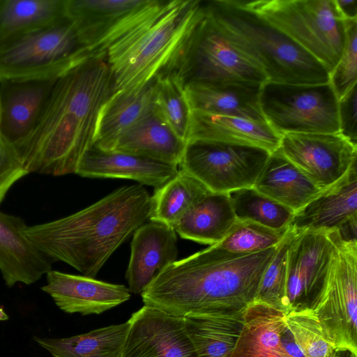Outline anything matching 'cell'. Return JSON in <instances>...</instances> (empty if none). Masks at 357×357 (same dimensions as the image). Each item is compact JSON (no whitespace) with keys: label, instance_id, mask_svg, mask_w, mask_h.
<instances>
[{"label":"cell","instance_id":"cell-1","mask_svg":"<svg viewBox=\"0 0 357 357\" xmlns=\"http://www.w3.org/2000/svg\"><path fill=\"white\" fill-rule=\"evenodd\" d=\"M114 91L105 54L89 56L60 75L33 128L13 145L26 171L75 174L93 145L100 110Z\"/></svg>","mask_w":357,"mask_h":357},{"label":"cell","instance_id":"cell-2","mask_svg":"<svg viewBox=\"0 0 357 357\" xmlns=\"http://www.w3.org/2000/svg\"><path fill=\"white\" fill-rule=\"evenodd\" d=\"M277 246L237 255L210 245L166 267L141 294L142 301L179 317L243 309L255 300Z\"/></svg>","mask_w":357,"mask_h":357},{"label":"cell","instance_id":"cell-3","mask_svg":"<svg viewBox=\"0 0 357 357\" xmlns=\"http://www.w3.org/2000/svg\"><path fill=\"white\" fill-rule=\"evenodd\" d=\"M151 196L141 184L117 188L66 217L27 226L26 234L50 260L95 278L114 251L149 220Z\"/></svg>","mask_w":357,"mask_h":357},{"label":"cell","instance_id":"cell-4","mask_svg":"<svg viewBox=\"0 0 357 357\" xmlns=\"http://www.w3.org/2000/svg\"><path fill=\"white\" fill-rule=\"evenodd\" d=\"M204 10L205 1H169L111 45L105 58L115 91L137 89L172 72Z\"/></svg>","mask_w":357,"mask_h":357},{"label":"cell","instance_id":"cell-5","mask_svg":"<svg viewBox=\"0 0 357 357\" xmlns=\"http://www.w3.org/2000/svg\"><path fill=\"white\" fill-rule=\"evenodd\" d=\"M208 13L225 38L266 74L284 84L329 82L318 60L243 0L205 1Z\"/></svg>","mask_w":357,"mask_h":357},{"label":"cell","instance_id":"cell-6","mask_svg":"<svg viewBox=\"0 0 357 357\" xmlns=\"http://www.w3.org/2000/svg\"><path fill=\"white\" fill-rule=\"evenodd\" d=\"M245 4L291 38L328 70L338 62L345 42L344 20L335 0H258Z\"/></svg>","mask_w":357,"mask_h":357},{"label":"cell","instance_id":"cell-7","mask_svg":"<svg viewBox=\"0 0 357 357\" xmlns=\"http://www.w3.org/2000/svg\"><path fill=\"white\" fill-rule=\"evenodd\" d=\"M93 56L66 20L0 47V82L48 79Z\"/></svg>","mask_w":357,"mask_h":357},{"label":"cell","instance_id":"cell-8","mask_svg":"<svg viewBox=\"0 0 357 357\" xmlns=\"http://www.w3.org/2000/svg\"><path fill=\"white\" fill-rule=\"evenodd\" d=\"M260 107L266 123L280 136L287 133L339 132L338 98L330 82L261 86Z\"/></svg>","mask_w":357,"mask_h":357},{"label":"cell","instance_id":"cell-9","mask_svg":"<svg viewBox=\"0 0 357 357\" xmlns=\"http://www.w3.org/2000/svg\"><path fill=\"white\" fill-rule=\"evenodd\" d=\"M172 73L184 87L225 79L264 84V72L225 38L205 4L203 16L191 33Z\"/></svg>","mask_w":357,"mask_h":357},{"label":"cell","instance_id":"cell-10","mask_svg":"<svg viewBox=\"0 0 357 357\" xmlns=\"http://www.w3.org/2000/svg\"><path fill=\"white\" fill-rule=\"evenodd\" d=\"M308 307L335 351L357 357V240L340 237L328 278Z\"/></svg>","mask_w":357,"mask_h":357},{"label":"cell","instance_id":"cell-11","mask_svg":"<svg viewBox=\"0 0 357 357\" xmlns=\"http://www.w3.org/2000/svg\"><path fill=\"white\" fill-rule=\"evenodd\" d=\"M271 153L261 148L208 140L186 142L179 169L211 192L253 187Z\"/></svg>","mask_w":357,"mask_h":357},{"label":"cell","instance_id":"cell-12","mask_svg":"<svg viewBox=\"0 0 357 357\" xmlns=\"http://www.w3.org/2000/svg\"><path fill=\"white\" fill-rule=\"evenodd\" d=\"M165 0H66V17L92 55L109 47L167 5Z\"/></svg>","mask_w":357,"mask_h":357},{"label":"cell","instance_id":"cell-13","mask_svg":"<svg viewBox=\"0 0 357 357\" xmlns=\"http://www.w3.org/2000/svg\"><path fill=\"white\" fill-rule=\"evenodd\" d=\"M291 230L287 263V300L289 310L309 306L324 286L340 237L337 229Z\"/></svg>","mask_w":357,"mask_h":357},{"label":"cell","instance_id":"cell-14","mask_svg":"<svg viewBox=\"0 0 357 357\" xmlns=\"http://www.w3.org/2000/svg\"><path fill=\"white\" fill-rule=\"evenodd\" d=\"M278 150L321 190L344 176L357 159V146L340 132L287 133Z\"/></svg>","mask_w":357,"mask_h":357},{"label":"cell","instance_id":"cell-15","mask_svg":"<svg viewBox=\"0 0 357 357\" xmlns=\"http://www.w3.org/2000/svg\"><path fill=\"white\" fill-rule=\"evenodd\" d=\"M128 321L122 357H196L183 317L144 305Z\"/></svg>","mask_w":357,"mask_h":357},{"label":"cell","instance_id":"cell-16","mask_svg":"<svg viewBox=\"0 0 357 357\" xmlns=\"http://www.w3.org/2000/svg\"><path fill=\"white\" fill-rule=\"evenodd\" d=\"M46 275L47 284L41 289L60 310L70 314H100L127 301L131 296L128 288L122 284L53 270Z\"/></svg>","mask_w":357,"mask_h":357},{"label":"cell","instance_id":"cell-17","mask_svg":"<svg viewBox=\"0 0 357 357\" xmlns=\"http://www.w3.org/2000/svg\"><path fill=\"white\" fill-rule=\"evenodd\" d=\"M126 273L130 293L141 294L166 267L177 260V237L173 227L146 222L135 231Z\"/></svg>","mask_w":357,"mask_h":357},{"label":"cell","instance_id":"cell-18","mask_svg":"<svg viewBox=\"0 0 357 357\" xmlns=\"http://www.w3.org/2000/svg\"><path fill=\"white\" fill-rule=\"evenodd\" d=\"M20 217L0 211V272L6 284H31L52 270V262L26 234Z\"/></svg>","mask_w":357,"mask_h":357},{"label":"cell","instance_id":"cell-19","mask_svg":"<svg viewBox=\"0 0 357 357\" xmlns=\"http://www.w3.org/2000/svg\"><path fill=\"white\" fill-rule=\"evenodd\" d=\"M263 84L243 79H225L185 87L191 111L266 122L259 95Z\"/></svg>","mask_w":357,"mask_h":357},{"label":"cell","instance_id":"cell-20","mask_svg":"<svg viewBox=\"0 0 357 357\" xmlns=\"http://www.w3.org/2000/svg\"><path fill=\"white\" fill-rule=\"evenodd\" d=\"M56 78L0 82V133L13 145L33 128Z\"/></svg>","mask_w":357,"mask_h":357},{"label":"cell","instance_id":"cell-21","mask_svg":"<svg viewBox=\"0 0 357 357\" xmlns=\"http://www.w3.org/2000/svg\"><path fill=\"white\" fill-rule=\"evenodd\" d=\"M356 216V163L340 180L295 212L289 226L295 231L339 229Z\"/></svg>","mask_w":357,"mask_h":357},{"label":"cell","instance_id":"cell-22","mask_svg":"<svg viewBox=\"0 0 357 357\" xmlns=\"http://www.w3.org/2000/svg\"><path fill=\"white\" fill-rule=\"evenodd\" d=\"M178 171L177 166L130 153L102 151L92 146L84 153L75 174L87 178L131 179L158 188Z\"/></svg>","mask_w":357,"mask_h":357},{"label":"cell","instance_id":"cell-23","mask_svg":"<svg viewBox=\"0 0 357 357\" xmlns=\"http://www.w3.org/2000/svg\"><path fill=\"white\" fill-rule=\"evenodd\" d=\"M287 310L254 300L245 307L243 324L229 357H294L285 348Z\"/></svg>","mask_w":357,"mask_h":357},{"label":"cell","instance_id":"cell-24","mask_svg":"<svg viewBox=\"0 0 357 357\" xmlns=\"http://www.w3.org/2000/svg\"><path fill=\"white\" fill-rule=\"evenodd\" d=\"M156 79L137 89L113 93L100 110L93 146L111 151L121 135L154 111Z\"/></svg>","mask_w":357,"mask_h":357},{"label":"cell","instance_id":"cell-25","mask_svg":"<svg viewBox=\"0 0 357 357\" xmlns=\"http://www.w3.org/2000/svg\"><path fill=\"white\" fill-rule=\"evenodd\" d=\"M197 139L252 146L272 153L281 136L266 122L192 111L187 142Z\"/></svg>","mask_w":357,"mask_h":357},{"label":"cell","instance_id":"cell-26","mask_svg":"<svg viewBox=\"0 0 357 357\" xmlns=\"http://www.w3.org/2000/svg\"><path fill=\"white\" fill-rule=\"evenodd\" d=\"M245 307L184 316L196 357H229L243 327Z\"/></svg>","mask_w":357,"mask_h":357},{"label":"cell","instance_id":"cell-27","mask_svg":"<svg viewBox=\"0 0 357 357\" xmlns=\"http://www.w3.org/2000/svg\"><path fill=\"white\" fill-rule=\"evenodd\" d=\"M185 144L154 109L121 135L109 151L130 153L178 167Z\"/></svg>","mask_w":357,"mask_h":357},{"label":"cell","instance_id":"cell-28","mask_svg":"<svg viewBox=\"0 0 357 357\" xmlns=\"http://www.w3.org/2000/svg\"><path fill=\"white\" fill-rule=\"evenodd\" d=\"M253 188L294 212L321 191L278 149L270 155Z\"/></svg>","mask_w":357,"mask_h":357},{"label":"cell","instance_id":"cell-29","mask_svg":"<svg viewBox=\"0 0 357 357\" xmlns=\"http://www.w3.org/2000/svg\"><path fill=\"white\" fill-rule=\"evenodd\" d=\"M236 220L229 193L211 192L188 209L174 229L183 238L213 245L226 236Z\"/></svg>","mask_w":357,"mask_h":357},{"label":"cell","instance_id":"cell-30","mask_svg":"<svg viewBox=\"0 0 357 357\" xmlns=\"http://www.w3.org/2000/svg\"><path fill=\"white\" fill-rule=\"evenodd\" d=\"M66 20V0H0V47Z\"/></svg>","mask_w":357,"mask_h":357},{"label":"cell","instance_id":"cell-31","mask_svg":"<svg viewBox=\"0 0 357 357\" xmlns=\"http://www.w3.org/2000/svg\"><path fill=\"white\" fill-rule=\"evenodd\" d=\"M129 326L127 321L70 337L33 339L52 357H122Z\"/></svg>","mask_w":357,"mask_h":357},{"label":"cell","instance_id":"cell-32","mask_svg":"<svg viewBox=\"0 0 357 357\" xmlns=\"http://www.w3.org/2000/svg\"><path fill=\"white\" fill-rule=\"evenodd\" d=\"M211 192L197 179L178 169L174 177L155 189L149 220L174 228L188 209Z\"/></svg>","mask_w":357,"mask_h":357},{"label":"cell","instance_id":"cell-33","mask_svg":"<svg viewBox=\"0 0 357 357\" xmlns=\"http://www.w3.org/2000/svg\"><path fill=\"white\" fill-rule=\"evenodd\" d=\"M237 220H249L283 230L289 227L294 211L261 194L253 187L229 193Z\"/></svg>","mask_w":357,"mask_h":357},{"label":"cell","instance_id":"cell-34","mask_svg":"<svg viewBox=\"0 0 357 357\" xmlns=\"http://www.w3.org/2000/svg\"><path fill=\"white\" fill-rule=\"evenodd\" d=\"M154 109L172 131L187 142L192 111L185 87L175 73L171 72L157 78Z\"/></svg>","mask_w":357,"mask_h":357},{"label":"cell","instance_id":"cell-35","mask_svg":"<svg viewBox=\"0 0 357 357\" xmlns=\"http://www.w3.org/2000/svg\"><path fill=\"white\" fill-rule=\"evenodd\" d=\"M285 324L304 357H336L315 312L308 306L288 310Z\"/></svg>","mask_w":357,"mask_h":357},{"label":"cell","instance_id":"cell-36","mask_svg":"<svg viewBox=\"0 0 357 357\" xmlns=\"http://www.w3.org/2000/svg\"><path fill=\"white\" fill-rule=\"evenodd\" d=\"M288 229L276 230L255 222L236 220L226 236L215 245L228 253L250 255L276 247Z\"/></svg>","mask_w":357,"mask_h":357},{"label":"cell","instance_id":"cell-37","mask_svg":"<svg viewBox=\"0 0 357 357\" xmlns=\"http://www.w3.org/2000/svg\"><path fill=\"white\" fill-rule=\"evenodd\" d=\"M292 230L289 227L261 277L255 300L289 310L287 300V251Z\"/></svg>","mask_w":357,"mask_h":357},{"label":"cell","instance_id":"cell-38","mask_svg":"<svg viewBox=\"0 0 357 357\" xmlns=\"http://www.w3.org/2000/svg\"><path fill=\"white\" fill-rule=\"evenodd\" d=\"M345 42L341 56L329 73L338 100L357 83V20H344Z\"/></svg>","mask_w":357,"mask_h":357},{"label":"cell","instance_id":"cell-39","mask_svg":"<svg viewBox=\"0 0 357 357\" xmlns=\"http://www.w3.org/2000/svg\"><path fill=\"white\" fill-rule=\"evenodd\" d=\"M28 174L13 145L0 133V204L10 188Z\"/></svg>","mask_w":357,"mask_h":357},{"label":"cell","instance_id":"cell-40","mask_svg":"<svg viewBox=\"0 0 357 357\" xmlns=\"http://www.w3.org/2000/svg\"><path fill=\"white\" fill-rule=\"evenodd\" d=\"M356 98V84L338 100L339 132L354 145L357 141Z\"/></svg>","mask_w":357,"mask_h":357},{"label":"cell","instance_id":"cell-41","mask_svg":"<svg viewBox=\"0 0 357 357\" xmlns=\"http://www.w3.org/2000/svg\"><path fill=\"white\" fill-rule=\"evenodd\" d=\"M335 3L343 20H357L356 0H335Z\"/></svg>","mask_w":357,"mask_h":357},{"label":"cell","instance_id":"cell-42","mask_svg":"<svg viewBox=\"0 0 357 357\" xmlns=\"http://www.w3.org/2000/svg\"><path fill=\"white\" fill-rule=\"evenodd\" d=\"M8 319V314L3 310V307L0 305V321H5Z\"/></svg>","mask_w":357,"mask_h":357},{"label":"cell","instance_id":"cell-43","mask_svg":"<svg viewBox=\"0 0 357 357\" xmlns=\"http://www.w3.org/2000/svg\"><path fill=\"white\" fill-rule=\"evenodd\" d=\"M336 357H355L351 353L346 351L337 352Z\"/></svg>","mask_w":357,"mask_h":357}]
</instances>
